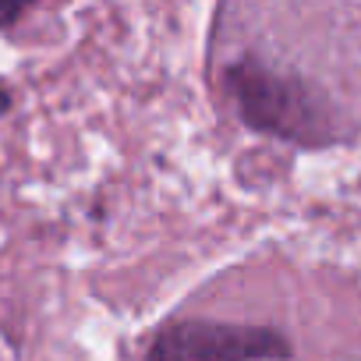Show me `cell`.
<instances>
[{
    "label": "cell",
    "mask_w": 361,
    "mask_h": 361,
    "mask_svg": "<svg viewBox=\"0 0 361 361\" xmlns=\"http://www.w3.org/2000/svg\"><path fill=\"white\" fill-rule=\"evenodd\" d=\"M220 85L238 117L259 135H273L308 149L336 138V121L326 92L298 68L245 50L241 57L224 64Z\"/></svg>",
    "instance_id": "cell-1"
},
{
    "label": "cell",
    "mask_w": 361,
    "mask_h": 361,
    "mask_svg": "<svg viewBox=\"0 0 361 361\" xmlns=\"http://www.w3.org/2000/svg\"><path fill=\"white\" fill-rule=\"evenodd\" d=\"M290 343L273 326L216 322V319H173L152 343L145 361H287Z\"/></svg>",
    "instance_id": "cell-2"
},
{
    "label": "cell",
    "mask_w": 361,
    "mask_h": 361,
    "mask_svg": "<svg viewBox=\"0 0 361 361\" xmlns=\"http://www.w3.org/2000/svg\"><path fill=\"white\" fill-rule=\"evenodd\" d=\"M36 0H0V29H15L29 11H32Z\"/></svg>",
    "instance_id": "cell-3"
},
{
    "label": "cell",
    "mask_w": 361,
    "mask_h": 361,
    "mask_svg": "<svg viewBox=\"0 0 361 361\" xmlns=\"http://www.w3.org/2000/svg\"><path fill=\"white\" fill-rule=\"evenodd\" d=\"M11 103H15V99H11V92H8L4 85H0V117H4V114L11 110Z\"/></svg>",
    "instance_id": "cell-4"
}]
</instances>
